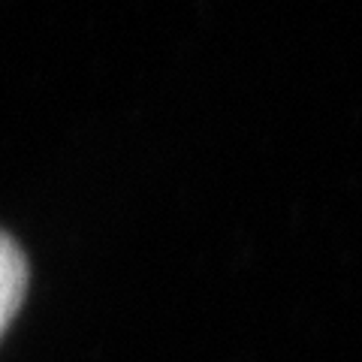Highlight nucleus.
Instances as JSON below:
<instances>
[{
    "instance_id": "1",
    "label": "nucleus",
    "mask_w": 362,
    "mask_h": 362,
    "mask_svg": "<svg viewBox=\"0 0 362 362\" xmlns=\"http://www.w3.org/2000/svg\"><path fill=\"white\" fill-rule=\"evenodd\" d=\"M28 287V259L9 233L0 230V335L13 323Z\"/></svg>"
}]
</instances>
